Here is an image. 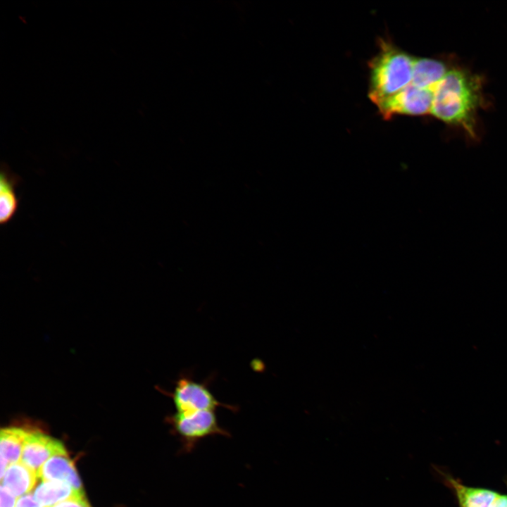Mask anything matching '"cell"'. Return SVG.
<instances>
[{"mask_svg":"<svg viewBox=\"0 0 507 507\" xmlns=\"http://www.w3.org/2000/svg\"><path fill=\"white\" fill-rule=\"evenodd\" d=\"M484 101L482 79L469 70L452 64L434 96L431 115L462 129L475 139L477 114Z\"/></svg>","mask_w":507,"mask_h":507,"instance_id":"cell-1","label":"cell"},{"mask_svg":"<svg viewBox=\"0 0 507 507\" xmlns=\"http://www.w3.org/2000/svg\"><path fill=\"white\" fill-rule=\"evenodd\" d=\"M379 45L369 63V97L377 106L411 82L415 58L387 40L381 39Z\"/></svg>","mask_w":507,"mask_h":507,"instance_id":"cell-2","label":"cell"},{"mask_svg":"<svg viewBox=\"0 0 507 507\" xmlns=\"http://www.w3.org/2000/svg\"><path fill=\"white\" fill-rule=\"evenodd\" d=\"M214 411L204 410L176 412L168 417V422L174 433L184 441L186 445H192L209 436L228 434L219 425Z\"/></svg>","mask_w":507,"mask_h":507,"instance_id":"cell-3","label":"cell"},{"mask_svg":"<svg viewBox=\"0 0 507 507\" xmlns=\"http://www.w3.org/2000/svg\"><path fill=\"white\" fill-rule=\"evenodd\" d=\"M170 396L176 412L215 411L220 406L232 411L237 409L235 406L220 402L208 389L207 382H196L186 375L177 379Z\"/></svg>","mask_w":507,"mask_h":507,"instance_id":"cell-4","label":"cell"},{"mask_svg":"<svg viewBox=\"0 0 507 507\" xmlns=\"http://www.w3.org/2000/svg\"><path fill=\"white\" fill-rule=\"evenodd\" d=\"M437 89L436 90L423 89L411 82L403 89L382 103L377 108L384 118H390L398 114L431 115L432 104Z\"/></svg>","mask_w":507,"mask_h":507,"instance_id":"cell-5","label":"cell"},{"mask_svg":"<svg viewBox=\"0 0 507 507\" xmlns=\"http://www.w3.org/2000/svg\"><path fill=\"white\" fill-rule=\"evenodd\" d=\"M66 453V450L60 441L40 432H28L20 461L39 477L42 465L48 459L54 455Z\"/></svg>","mask_w":507,"mask_h":507,"instance_id":"cell-6","label":"cell"},{"mask_svg":"<svg viewBox=\"0 0 507 507\" xmlns=\"http://www.w3.org/2000/svg\"><path fill=\"white\" fill-rule=\"evenodd\" d=\"M451 65L440 59L415 57L411 83L420 88L436 90Z\"/></svg>","mask_w":507,"mask_h":507,"instance_id":"cell-7","label":"cell"},{"mask_svg":"<svg viewBox=\"0 0 507 507\" xmlns=\"http://www.w3.org/2000/svg\"><path fill=\"white\" fill-rule=\"evenodd\" d=\"M39 478L42 481L59 480L70 484L76 491L84 494L81 480L68 454L54 455L42 465Z\"/></svg>","mask_w":507,"mask_h":507,"instance_id":"cell-8","label":"cell"},{"mask_svg":"<svg viewBox=\"0 0 507 507\" xmlns=\"http://www.w3.org/2000/svg\"><path fill=\"white\" fill-rule=\"evenodd\" d=\"M19 176L2 164L0 174V223H8L18 211L19 199L16 188L20 182Z\"/></svg>","mask_w":507,"mask_h":507,"instance_id":"cell-9","label":"cell"},{"mask_svg":"<svg viewBox=\"0 0 507 507\" xmlns=\"http://www.w3.org/2000/svg\"><path fill=\"white\" fill-rule=\"evenodd\" d=\"M38 475L21 461L11 464L1 477V484L16 497L32 490Z\"/></svg>","mask_w":507,"mask_h":507,"instance_id":"cell-10","label":"cell"},{"mask_svg":"<svg viewBox=\"0 0 507 507\" xmlns=\"http://www.w3.org/2000/svg\"><path fill=\"white\" fill-rule=\"evenodd\" d=\"M27 433L28 431L18 427L1 430L0 434L1 477L11 464L20 461Z\"/></svg>","mask_w":507,"mask_h":507,"instance_id":"cell-11","label":"cell"},{"mask_svg":"<svg viewBox=\"0 0 507 507\" xmlns=\"http://www.w3.org/2000/svg\"><path fill=\"white\" fill-rule=\"evenodd\" d=\"M33 494L42 507H53L70 498L84 496L68 483L59 480L42 481L35 488Z\"/></svg>","mask_w":507,"mask_h":507,"instance_id":"cell-12","label":"cell"},{"mask_svg":"<svg viewBox=\"0 0 507 507\" xmlns=\"http://www.w3.org/2000/svg\"><path fill=\"white\" fill-rule=\"evenodd\" d=\"M448 480L456 492L460 507H489L499 494L489 489L463 485L453 478Z\"/></svg>","mask_w":507,"mask_h":507,"instance_id":"cell-13","label":"cell"},{"mask_svg":"<svg viewBox=\"0 0 507 507\" xmlns=\"http://www.w3.org/2000/svg\"><path fill=\"white\" fill-rule=\"evenodd\" d=\"M1 505L0 507H15L17 497L11 494L8 489L1 484L0 490Z\"/></svg>","mask_w":507,"mask_h":507,"instance_id":"cell-14","label":"cell"},{"mask_svg":"<svg viewBox=\"0 0 507 507\" xmlns=\"http://www.w3.org/2000/svg\"><path fill=\"white\" fill-rule=\"evenodd\" d=\"M53 507H91L85 496H76L65 500Z\"/></svg>","mask_w":507,"mask_h":507,"instance_id":"cell-15","label":"cell"},{"mask_svg":"<svg viewBox=\"0 0 507 507\" xmlns=\"http://www.w3.org/2000/svg\"><path fill=\"white\" fill-rule=\"evenodd\" d=\"M15 507H42L35 499L34 494L28 493L17 500Z\"/></svg>","mask_w":507,"mask_h":507,"instance_id":"cell-16","label":"cell"},{"mask_svg":"<svg viewBox=\"0 0 507 507\" xmlns=\"http://www.w3.org/2000/svg\"><path fill=\"white\" fill-rule=\"evenodd\" d=\"M489 507H507V495L498 494Z\"/></svg>","mask_w":507,"mask_h":507,"instance_id":"cell-17","label":"cell"}]
</instances>
